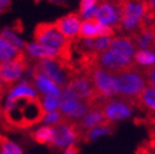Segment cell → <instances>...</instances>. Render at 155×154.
<instances>
[{
    "label": "cell",
    "instance_id": "cell-1",
    "mask_svg": "<svg viewBox=\"0 0 155 154\" xmlns=\"http://www.w3.org/2000/svg\"><path fill=\"white\" fill-rule=\"evenodd\" d=\"M44 115L39 96H8L2 120L6 129H28L42 122Z\"/></svg>",
    "mask_w": 155,
    "mask_h": 154
},
{
    "label": "cell",
    "instance_id": "cell-2",
    "mask_svg": "<svg viewBox=\"0 0 155 154\" xmlns=\"http://www.w3.org/2000/svg\"><path fill=\"white\" fill-rule=\"evenodd\" d=\"M35 43L47 47L58 53L59 58L71 61L72 57V41H68L62 35L54 23H41L34 30Z\"/></svg>",
    "mask_w": 155,
    "mask_h": 154
},
{
    "label": "cell",
    "instance_id": "cell-3",
    "mask_svg": "<svg viewBox=\"0 0 155 154\" xmlns=\"http://www.w3.org/2000/svg\"><path fill=\"white\" fill-rule=\"evenodd\" d=\"M114 81L116 96L130 100L135 104L136 107V100L140 96L144 87L146 86V81L141 68L134 65L126 71L114 75Z\"/></svg>",
    "mask_w": 155,
    "mask_h": 154
},
{
    "label": "cell",
    "instance_id": "cell-4",
    "mask_svg": "<svg viewBox=\"0 0 155 154\" xmlns=\"http://www.w3.org/2000/svg\"><path fill=\"white\" fill-rule=\"evenodd\" d=\"M34 67L41 72H43L47 77H49L53 82H56L62 89L67 86V83L71 81L72 77L80 73L71 61H66L59 57L42 59L38 63H35Z\"/></svg>",
    "mask_w": 155,
    "mask_h": 154
},
{
    "label": "cell",
    "instance_id": "cell-5",
    "mask_svg": "<svg viewBox=\"0 0 155 154\" xmlns=\"http://www.w3.org/2000/svg\"><path fill=\"white\" fill-rule=\"evenodd\" d=\"M63 92L69 95L71 97L81 100V101H87L91 105L94 104L95 100L101 99L97 96L96 91L94 89V85L91 82L90 73L87 72H80L74 77H72L71 81L63 89Z\"/></svg>",
    "mask_w": 155,
    "mask_h": 154
},
{
    "label": "cell",
    "instance_id": "cell-6",
    "mask_svg": "<svg viewBox=\"0 0 155 154\" xmlns=\"http://www.w3.org/2000/svg\"><path fill=\"white\" fill-rule=\"evenodd\" d=\"M96 66L112 75H117L131 68L134 66V62H133V57H130L117 49L108 48L107 51L97 56Z\"/></svg>",
    "mask_w": 155,
    "mask_h": 154
},
{
    "label": "cell",
    "instance_id": "cell-7",
    "mask_svg": "<svg viewBox=\"0 0 155 154\" xmlns=\"http://www.w3.org/2000/svg\"><path fill=\"white\" fill-rule=\"evenodd\" d=\"M135 104L130 100H126L120 96H115L111 99H106L101 104V110L105 119L108 122H114L117 120L127 119L133 115Z\"/></svg>",
    "mask_w": 155,
    "mask_h": 154
},
{
    "label": "cell",
    "instance_id": "cell-8",
    "mask_svg": "<svg viewBox=\"0 0 155 154\" xmlns=\"http://www.w3.org/2000/svg\"><path fill=\"white\" fill-rule=\"evenodd\" d=\"M81 140V134L77 129L76 121L64 120L61 124L53 126V140L49 145L52 149H67L68 147Z\"/></svg>",
    "mask_w": 155,
    "mask_h": 154
},
{
    "label": "cell",
    "instance_id": "cell-9",
    "mask_svg": "<svg viewBox=\"0 0 155 154\" xmlns=\"http://www.w3.org/2000/svg\"><path fill=\"white\" fill-rule=\"evenodd\" d=\"M28 70L29 62L25 53L17 59L10 61V62L0 63V83L12 87L13 83L19 81L24 72Z\"/></svg>",
    "mask_w": 155,
    "mask_h": 154
},
{
    "label": "cell",
    "instance_id": "cell-10",
    "mask_svg": "<svg viewBox=\"0 0 155 154\" xmlns=\"http://www.w3.org/2000/svg\"><path fill=\"white\" fill-rule=\"evenodd\" d=\"M90 79L94 85V89L98 97L101 99H111L116 96L114 75L107 72L100 67H94L90 72Z\"/></svg>",
    "mask_w": 155,
    "mask_h": 154
},
{
    "label": "cell",
    "instance_id": "cell-11",
    "mask_svg": "<svg viewBox=\"0 0 155 154\" xmlns=\"http://www.w3.org/2000/svg\"><path fill=\"white\" fill-rule=\"evenodd\" d=\"M59 111L63 114V116L71 121H76L82 119L86 112L91 109V104L87 101H81L74 97H71L69 95L64 94L62 90V95L59 99Z\"/></svg>",
    "mask_w": 155,
    "mask_h": 154
},
{
    "label": "cell",
    "instance_id": "cell-12",
    "mask_svg": "<svg viewBox=\"0 0 155 154\" xmlns=\"http://www.w3.org/2000/svg\"><path fill=\"white\" fill-rule=\"evenodd\" d=\"M115 30L111 27L98 23L95 18L82 20L77 38L80 39H96V38H112Z\"/></svg>",
    "mask_w": 155,
    "mask_h": 154
},
{
    "label": "cell",
    "instance_id": "cell-13",
    "mask_svg": "<svg viewBox=\"0 0 155 154\" xmlns=\"http://www.w3.org/2000/svg\"><path fill=\"white\" fill-rule=\"evenodd\" d=\"M30 75H32V83L34 89L37 90V92H39L41 95H45V96H53L61 99L62 95V87H59L56 82H53L49 77H47L43 72H41L39 70H37L35 67H33L30 70Z\"/></svg>",
    "mask_w": 155,
    "mask_h": 154
},
{
    "label": "cell",
    "instance_id": "cell-14",
    "mask_svg": "<svg viewBox=\"0 0 155 154\" xmlns=\"http://www.w3.org/2000/svg\"><path fill=\"white\" fill-rule=\"evenodd\" d=\"M82 19L80 18L78 14L76 13H69L64 17H61L54 24L57 29L62 33L66 39L68 41H74L77 35H78V30L81 27Z\"/></svg>",
    "mask_w": 155,
    "mask_h": 154
},
{
    "label": "cell",
    "instance_id": "cell-15",
    "mask_svg": "<svg viewBox=\"0 0 155 154\" xmlns=\"http://www.w3.org/2000/svg\"><path fill=\"white\" fill-rule=\"evenodd\" d=\"M129 37H131L136 49L154 51V25H143L137 32Z\"/></svg>",
    "mask_w": 155,
    "mask_h": 154
},
{
    "label": "cell",
    "instance_id": "cell-16",
    "mask_svg": "<svg viewBox=\"0 0 155 154\" xmlns=\"http://www.w3.org/2000/svg\"><path fill=\"white\" fill-rule=\"evenodd\" d=\"M136 107H140L149 115L154 114L155 110V86L146 85L136 100Z\"/></svg>",
    "mask_w": 155,
    "mask_h": 154
},
{
    "label": "cell",
    "instance_id": "cell-17",
    "mask_svg": "<svg viewBox=\"0 0 155 154\" xmlns=\"http://www.w3.org/2000/svg\"><path fill=\"white\" fill-rule=\"evenodd\" d=\"M24 53H27L28 56H30L32 58H35V59H51V58H57L59 57L57 52H54L47 47H43V45L38 44L35 42L33 43H27L25 45V49H24Z\"/></svg>",
    "mask_w": 155,
    "mask_h": 154
},
{
    "label": "cell",
    "instance_id": "cell-18",
    "mask_svg": "<svg viewBox=\"0 0 155 154\" xmlns=\"http://www.w3.org/2000/svg\"><path fill=\"white\" fill-rule=\"evenodd\" d=\"M23 55H24V52L15 48L4 37L0 35V63L10 62V61L17 59Z\"/></svg>",
    "mask_w": 155,
    "mask_h": 154
},
{
    "label": "cell",
    "instance_id": "cell-19",
    "mask_svg": "<svg viewBox=\"0 0 155 154\" xmlns=\"http://www.w3.org/2000/svg\"><path fill=\"white\" fill-rule=\"evenodd\" d=\"M133 62L136 67L141 68V70L154 67L155 53H154V51H148V49H136V52L133 56Z\"/></svg>",
    "mask_w": 155,
    "mask_h": 154
},
{
    "label": "cell",
    "instance_id": "cell-20",
    "mask_svg": "<svg viewBox=\"0 0 155 154\" xmlns=\"http://www.w3.org/2000/svg\"><path fill=\"white\" fill-rule=\"evenodd\" d=\"M29 136L38 144H44L49 147L53 140V126H47V125L41 126L37 130H34V132H30Z\"/></svg>",
    "mask_w": 155,
    "mask_h": 154
},
{
    "label": "cell",
    "instance_id": "cell-21",
    "mask_svg": "<svg viewBox=\"0 0 155 154\" xmlns=\"http://www.w3.org/2000/svg\"><path fill=\"white\" fill-rule=\"evenodd\" d=\"M0 154H23L18 144H15L8 136L0 134Z\"/></svg>",
    "mask_w": 155,
    "mask_h": 154
},
{
    "label": "cell",
    "instance_id": "cell-22",
    "mask_svg": "<svg viewBox=\"0 0 155 154\" xmlns=\"http://www.w3.org/2000/svg\"><path fill=\"white\" fill-rule=\"evenodd\" d=\"M0 35L2 37H4L5 39L9 42L10 44H13L15 48H18L19 51H21V52H24V49H25V45H27V43L21 39L20 37H18L17 34H15L12 29H9V28H5L2 33H0Z\"/></svg>",
    "mask_w": 155,
    "mask_h": 154
},
{
    "label": "cell",
    "instance_id": "cell-23",
    "mask_svg": "<svg viewBox=\"0 0 155 154\" xmlns=\"http://www.w3.org/2000/svg\"><path fill=\"white\" fill-rule=\"evenodd\" d=\"M112 129H114V124H107V125H104V126H98V128H95V129H91V130H88V132H86L83 134L82 139L86 140V142H90V140L95 139V138H97L100 135L111 134Z\"/></svg>",
    "mask_w": 155,
    "mask_h": 154
},
{
    "label": "cell",
    "instance_id": "cell-24",
    "mask_svg": "<svg viewBox=\"0 0 155 154\" xmlns=\"http://www.w3.org/2000/svg\"><path fill=\"white\" fill-rule=\"evenodd\" d=\"M39 101H41V105H42V107H43L44 112H52V111L58 110L59 99H57V97L41 95V96H39Z\"/></svg>",
    "mask_w": 155,
    "mask_h": 154
},
{
    "label": "cell",
    "instance_id": "cell-25",
    "mask_svg": "<svg viewBox=\"0 0 155 154\" xmlns=\"http://www.w3.org/2000/svg\"><path fill=\"white\" fill-rule=\"evenodd\" d=\"M64 120H67V119L63 116V114L59 110H56L52 112H45L42 122H44L47 126H56V125L61 124V122H63Z\"/></svg>",
    "mask_w": 155,
    "mask_h": 154
},
{
    "label": "cell",
    "instance_id": "cell-26",
    "mask_svg": "<svg viewBox=\"0 0 155 154\" xmlns=\"http://www.w3.org/2000/svg\"><path fill=\"white\" fill-rule=\"evenodd\" d=\"M98 3V0H81V4H80V14L86 12L91 8L96 6Z\"/></svg>",
    "mask_w": 155,
    "mask_h": 154
},
{
    "label": "cell",
    "instance_id": "cell-27",
    "mask_svg": "<svg viewBox=\"0 0 155 154\" xmlns=\"http://www.w3.org/2000/svg\"><path fill=\"white\" fill-rule=\"evenodd\" d=\"M9 89L10 87H8V86H5V85H2L0 83V120H2V100H3V97H4V95H5V92L6 91H9Z\"/></svg>",
    "mask_w": 155,
    "mask_h": 154
},
{
    "label": "cell",
    "instance_id": "cell-28",
    "mask_svg": "<svg viewBox=\"0 0 155 154\" xmlns=\"http://www.w3.org/2000/svg\"><path fill=\"white\" fill-rule=\"evenodd\" d=\"M135 154H153V148L151 147H145V145H140L135 152Z\"/></svg>",
    "mask_w": 155,
    "mask_h": 154
},
{
    "label": "cell",
    "instance_id": "cell-29",
    "mask_svg": "<svg viewBox=\"0 0 155 154\" xmlns=\"http://www.w3.org/2000/svg\"><path fill=\"white\" fill-rule=\"evenodd\" d=\"M10 0H0V13H4L10 8Z\"/></svg>",
    "mask_w": 155,
    "mask_h": 154
},
{
    "label": "cell",
    "instance_id": "cell-30",
    "mask_svg": "<svg viewBox=\"0 0 155 154\" xmlns=\"http://www.w3.org/2000/svg\"><path fill=\"white\" fill-rule=\"evenodd\" d=\"M80 153V148L77 147V144H73L71 147H68L63 154H78Z\"/></svg>",
    "mask_w": 155,
    "mask_h": 154
},
{
    "label": "cell",
    "instance_id": "cell-31",
    "mask_svg": "<svg viewBox=\"0 0 155 154\" xmlns=\"http://www.w3.org/2000/svg\"><path fill=\"white\" fill-rule=\"evenodd\" d=\"M51 3H56V4H61V3H64L66 0H49Z\"/></svg>",
    "mask_w": 155,
    "mask_h": 154
},
{
    "label": "cell",
    "instance_id": "cell-32",
    "mask_svg": "<svg viewBox=\"0 0 155 154\" xmlns=\"http://www.w3.org/2000/svg\"><path fill=\"white\" fill-rule=\"evenodd\" d=\"M34 2H35V3H38V2H39V0H34Z\"/></svg>",
    "mask_w": 155,
    "mask_h": 154
}]
</instances>
